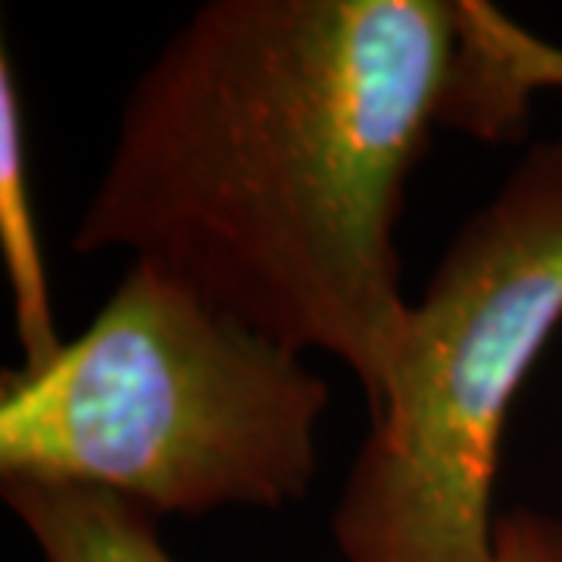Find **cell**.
<instances>
[{
	"instance_id": "cell-1",
	"label": "cell",
	"mask_w": 562,
	"mask_h": 562,
	"mask_svg": "<svg viewBox=\"0 0 562 562\" xmlns=\"http://www.w3.org/2000/svg\"><path fill=\"white\" fill-rule=\"evenodd\" d=\"M465 57V0H210L132 85L72 247L335 357L375 419L413 310L403 198Z\"/></svg>"
},
{
	"instance_id": "cell-2",
	"label": "cell",
	"mask_w": 562,
	"mask_h": 562,
	"mask_svg": "<svg viewBox=\"0 0 562 562\" xmlns=\"http://www.w3.org/2000/svg\"><path fill=\"white\" fill-rule=\"evenodd\" d=\"M331 387L303 353L132 262L79 338L0 379V482L85 484L157 519L281 509L319 472Z\"/></svg>"
},
{
	"instance_id": "cell-3",
	"label": "cell",
	"mask_w": 562,
	"mask_h": 562,
	"mask_svg": "<svg viewBox=\"0 0 562 562\" xmlns=\"http://www.w3.org/2000/svg\"><path fill=\"white\" fill-rule=\"evenodd\" d=\"M562 325V135L462 222L409 310L331 535L344 562H494V482L525 375Z\"/></svg>"
},
{
	"instance_id": "cell-4",
	"label": "cell",
	"mask_w": 562,
	"mask_h": 562,
	"mask_svg": "<svg viewBox=\"0 0 562 562\" xmlns=\"http://www.w3.org/2000/svg\"><path fill=\"white\" fill-rule=\"evenodd\" d=\"M0 494L44 562H179L162 547L160 519L120 494L35 479H7Z\"/></svg>"
},
{
	"instance_id": "cell-5",
	"label": "cell",
	"mask_w": 562,
	"mask_h": 562,
	"mask_svg": "<svg viewBox=\"0 0 562 562\" xmlns=\"http://www.w3.org/2000/svg\"><path fill=\"white\" fill-rule=\"evenodd\" d=\"M0 257L22 350L20 369H41L60 353L66 341L57 331L50 306V284L25 169L20 79L7 50L0 57Z\"/></svg>"
},
{
	"instance_id": "cell-6",
	"label": "cell",
	"mask_w": 562,
	"mask_h": 562,
	"mask_svg": "<svg viewBox=\"0 0 562 562\" xmlns=\"http://www.w3.org/2000/svg\"><path fill=\"white\" fill-rule=\"evenodd\" d=\"M494 562H562V519L531 509L501 516L494 525Z\"/></svg>"
}]
</instances>
